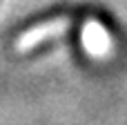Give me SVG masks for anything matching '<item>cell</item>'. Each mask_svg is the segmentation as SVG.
Returning a JSON list of instances; mask_svg holds the SVG:
<instances>
[{"label": "cell", "mask_w": 127, "mask_h": 125, "mask_svg": "<svg viewBox=\"0 0 127 125\" xmlns=\"http://www.w3.org/2000/svg\"><path fill=\"white\" fill-rule=\"evenodd\" d=\"M65 27H67V20H65V18H54V20L40 22L38 27H31V29H27V31H25V34L18 38V42H16V49H18V51L31 49L33 45L42 42L45 38L63 34V31H65Z\"/></svg>", "instance_id": "1"}, {"label": "cell", "mask_w": 127, "mask_h": 125, "mask_svg": "<svg viewBox=\"0 0 127 125\" xmlns=\"http://www.w3.org/2000/svg\"><path fill=\"white\" fill-rule=\"evenodd\" d=\"M103 40H107V36H103V31L96 27V22H89V25L85 27V47L98 54V51L105 49Z\"/></svg>", "instance_id": "2"}]
</instances>
